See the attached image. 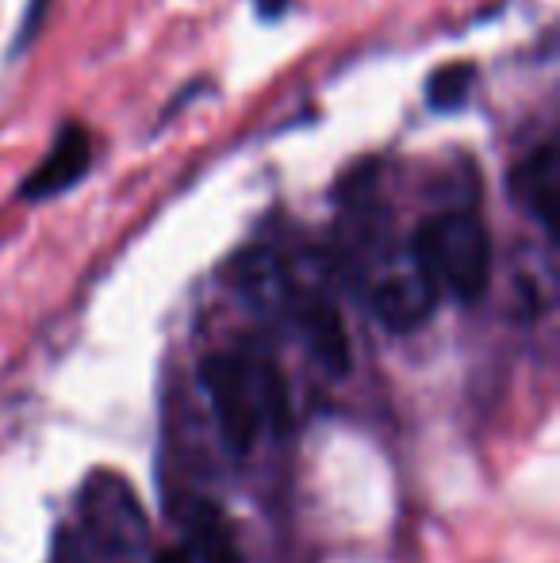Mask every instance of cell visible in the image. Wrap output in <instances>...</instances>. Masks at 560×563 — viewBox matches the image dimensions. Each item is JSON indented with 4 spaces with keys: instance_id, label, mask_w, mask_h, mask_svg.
Here are the masks:
<instances>
[{
    "instance_id": "6da1fadb",
    "label": "cell",
    "mask_w": 560,
    "mask_h": 563,
    "mask_svg": "<svg viewBox=\"0 0 560 563\" xmlns=\"http://www.w3.org/2000/svg\"><path fill=\"white\" fill-rule=\"evenodd\" d=\"M200 379L234 452H250L265 430H284L288 422V387L277 368L257 356L216 353L200 364Z\"/></svg>"
},
{
    "instance_id": "7a4b0ae2",
    "label": "cell",
    "mask_w": 560,
    "mask_h": 563,
    "mask_svg": "<svg viewBox=\"0 0 560 563\" xmlns=\"http://www.w3.org/2000/svg\"><path fill=\"white\" fill-rule=\"evenodd\" d=\"M407 250L438 299L476 303L492 284V238L472 211H438L422 219Z\"/></svg>"
},
{
    "instance_id": "3957f363",
    "label": "cell",
    "mask_w": 560,
    "mask_h": 563,
    "mask_svg": "<svg viewBox=\"0 0 560 563\" xmlns=\"http://www.w3.org/2000/svg\"><path fill=\"white\" fill-rule=\"evenodd\" d=\"M373 284H369V303L373 314L392 330V334H411L419 330L438 307V296L426 284V276L415 265L411 250L404 253H384L373 261Z\"/></svg>"
},
{
    "instance_id": "277c9868",
    "label": "cell",
    "mask_w": 560,
    "mask_h": 563,
    "mask_svg": "<svg viewBox=\"0 0 560 563\" xmlns=\"http://www.w3.org/2000/svg\"><path fill=\"white\" fill-rule=\"evenodd\" d=\"M89 169H92V134L85 131L81 123L69 119V123L58 126V134H54L43 162L23 177L20 200H28V203L54 200V196L81 185Z\"/></svg>"
},
{
    "instance_id": "5b68a950",
    "label": "cell",
    "mask_w": 560,
    "mask_h": 563,
    "mask_svg": "<svg viewBox=\"0 0 560 563\" xmlns=\"http://www.w3.org/2000/svg\"><path fill=\"white\" fill-rule=\"evenodd\" d=\"M85 521L105 552H131L142 544V518L135 495L116 475H92L85 490Z\"/></svg>"
},
{
    "instance_id": "8992f818",
    "label": "cell",
    "mask_w": 560,
    "mask_h": 563,
    "mask_svg": "<svg viewBox=\"0 0 560 563\" xmlns=\"http://www.w3.org/2000/svg\"><path fill=\"white\" fill-rule=\"evenodd\" d=\"M557 188H560V150L557 142H541L510 169L507 192L530 219H538L549 238L557 234Z\"/></svg>"
},
{
    "instance_id": "52a82bcc",
    "label": "cell",
    "mask_w": 560,
    "mask_h": 563,
    "mask_svg": "<svg viewBox=\"0 0 560 563\" xmlns=\"http://www.w3.org/2000/svg\"><path fill=\"white\" fill-rule=\"evenodd\" d=\"M472 85H476V66L472 62H446V66H438L426 77V104L441 115L461 112L472 97Z\"/></svg>"
},
{
    "instance_id": "ba28073f",
    "label": "cell",
    "mask_w": 560,
    "mask_h": 563,
    "mask_svg": "<svg viewBox=\"0 0 560 563\" xmlns=\"http://www.w3.org/2000/svg\"><path fill=\"white\" fill-rule=\"evenodd\" d=\"M196 556L204 563H242L239 544H234L231 529H227L219 510L196 514Z\"/></svg>"
},
{
    "instance_id": "9c48e42d",
    "label": "cell",
    "mask_w": 560,
    "mask_h": 563,
    "mask_svg": "<svg viewBox=\"0 0 560 563\" xmlns=\"http://www.w3.org/2000/svg\"><path fill=\"white\" fill-rule=\"evenodd\" d=\"M46 8H51V0H31L28 4V12H23V20H20V31H15L12 46H8L12 58H20V54L28 51L31 38L39 35V27H43V20H46Z\"/></svg>"
},
{
    "instance_id": "30bf717a",
    "label": "cell",
    "mask_w": 560,
    "mask_h": 563,
    "mask_svg": "<svg viewBox=\"0 0 560 563\" xmlns=\"http://www.w3.org/2000/svg\"><path fill=\"white\" fill-rule=\"evenodd\" d=\"M288 8H292V0H254V12H257V20H262V23L281 20Z\"/></svg>"
},
{
    "instance_id": "8fae6325",
    "label": "cell",
    "mask_w": 560,
    "mask_h": 563,
    "mask_svg": "<svg viewBox=\"0 0 560 563\" xmlns=\"http://www.w3.org/2000/svg\"><path fill=\"white\" fill-rule=\"evenodd\" d=\"M157 563H188V556L180 549H169V552H162V556H157Z\"/></svg>"
}]
</instances>
